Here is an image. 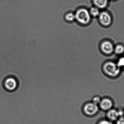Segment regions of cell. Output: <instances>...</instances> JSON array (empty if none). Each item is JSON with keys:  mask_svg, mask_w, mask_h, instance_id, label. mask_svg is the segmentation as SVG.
I'll use <instances>...</instances> for the list:
<instances>
[{"mask_svg": "<svg viewBox=\"0 0 124 124\" xmlns=\"http://www.w3.org/2000/svg\"><path fill=\"white\" fill-rule=\"evenodd\" d=\"M65 21L68 23L73 22L76 20L75 14L72 12H69L65 15L64 17Z\"/></svg>", "mask_w": 124, "mask_h": 124, "instance_id": "obj_10", "label": "cell"}, {"mask_svg": "<svg viewBox=\"0 0 124 124\" xmlns=\"http://www.w3.org/2000/svg\"><path fill=\"white\" fill-rule=\"evenodd\" d=\"M116 64L120 68L124 67V57H120L118 60Z\"/></svg>", "mask_w": 124, "mask_h": 124, "instance_id": "obj_13", "label": "cell"}, {"mask_svg": "<svg viewBox=\"0 0 124 124\" xmlns=\"http://www.w3.org/2000/svg\"><path fill=\"white\" fill-rule=\"evenodd\" d=\"M98 124H113L111 122L106 121H103L100 122Z\"/></svg>", "mask_w": 124, "mask_h": 124, "instance_id": "obj_16", "label": "cell"}, {"mask_svg": "<svg viewBox=\"0 0 124 124\" xmlns=\"http://www.w3.org/2000/svg\"><path fill=\"white\" fill-rule=\"evenodd\" d=\"M89 12L90 14L91 15V16L94 17H96L98 16L100 14V12L99 8L97 7H92L90 9Z\"/></svg>", "mask_w": 124, "mask_h": 124, "instance_id": "obj_11", "label": "cell"}, {"mask_svg": "<svg viewBox=\"0 0 124 124\" xmlns=\"http://www.w3.org/2000/svg\"><path fill=\"white\" fill-rule=\"evenodd\" d=\"M119 116V111H116L115 110H110L108 111V117L113 121H115L117 119Z\"/></svg>", "mask_w": 124, "mask_h": 124, "instance_id": "obj_9", "label": "cell"}, {"mask_svg": "<svg viewBox=\"0 0 124 124\" xmlns=\"http://www.w3.org/2000/svg\"><path fill=\"white\" fill-rule=\"evenodd\" d=\"M120 68L113 62H106L103 66V70L106 74L111 77H116L120 73Z\"/></svg>", "mask_w": 124, "mask_h": 124, "instance_id": "obj_2", "label": "cell"}, {"mask_svg": "<svg viewBox=\"0 0 124 124\" xmlns=\"http://www.w3.org/2000/svg\"><path fill=\"white\" fill-rule=\"evenodd\" d=\"M76 21L79 25L86 26L90 24L91 16L89 12L85 8L79 9L75 14Z\"/></svg>", "mask_w": 124, "mask_h": 124, "instance_id": "obj_1", "label": "cell"}, {"mask_svg": "<svg viewBox=\"0 0 124 124\" xmlns=\"http://www.w3.org/2000/svg\"><path fill=\"white\" fill-rule=\"evenodd\" d=\"M5 86L8 90L13 91L16 88L17 83L16 81L13 78H9L6 80Z\"/></svg>", "mask_w": 124, "mask_h": 124, "instance_id": "obj_6", "label": "cell"}, {"mask_svg": "<svg viewBox=\"0 0 124 124\" xmlns=\"http://www.w3.org/2000/svg\"><path fill=\"white\" fill-rule=\"evenodd\" d=\"M100 105L102 109L106 110H109L112 107L113 103L109 99H104L101 101Z\"/></svg>", "mask_w": 124, "mask_h": 124, "instance_id": "obj_7", "label": "cell"}, {"mask_svg": "<svg viewBox=\"0 0 124 124\" xmlns=\"http://www.w3.org/2000/svg\"><path fill=\"white\" fill-rule=\"evenodd\" d=\"M93 3L98 8H105L108 3V0H93Z\"/></svg>", "mask_w": 124, "mask_h": 124, "instance_id": "obj_8", "label": "cell"}, {"mask_svg": "<svg viewBox=\"0 0 124 124\" xmlns=\"http://www.w3.org/2000/svg\"><path fill=\"white\" fill-rule=\"evenodd\" d=\"M116 54H120L124 53V47L121 45H118L116 46L114 49Z\"/></svg>", "mask_w": 124, "mask_h": 124, "instance_id": "obj_12", "label": "cell"}, {"mask_svg": "<svg viewBox=\"0 0 124 124\" xmlns=\"http://www.w3.org/2000/svg\"><path fill=\"white\" fill-rule=\"evenodd\" d=\"M116 124H124V118H121L117 121Z\"/></svg>", "mask_w": 124, "mask_h": 124, "instance_id": "obj_15", "label": "cell"}, {"mask_svg": "<svg viewBox=\"0 0 124 124\" xmlns=\"http://www.w3.org/2000/svg\"><path fill=\"white\" fill-rule=\"evenodd\" d=\"M101 101V99L99 96H94L92 98V102L97 105L100 104Z\"/></svg>", "mask_w": 124, "mask_h": 124, "instance_id": "obj_14", "label": "cell"}, {"mask_svg": "<svg viewBox=\"0 0 124 124\" xmlns=\"http://www.w3.org/2000/svg\"><path fill=\"white\" fill-rule=\"evenodd\" d=\"M99 108L97 105L92 102L85 103L83 105L82 111L86 116H92L97 113Z\"/></svg>", "mask_w": 124, "mask_h": 124, "instance_id": "obj_3", "label": "cell"}, {"mask_svg": "<svg viewBox=\"0 0 124 124\" xmlns=\"http://www.w3.org/2000/svg\"><path fill=\"white\" fill-rule=\"evenodd\" d=\"M98 16L100 23L103 26H108L111 24L112 22L111 16L106 12H101Z\"/></svg>", "mask_w": 124, "mask_h": 124, "instance_id": "obj_4", "label": "cell"}, {"mask_svg": "<svg viewBox=\"0 0 124 124\" xmlns=\"http://www.w3.org/2000/svg\"><path fill=\"white\" fill-rule=\"evenodd\" d=\"M102 51L106 54H110L114 51L113 44L109 41H105L102 43L101 46Z\"/></svg>", "mask_w": 124, "mask_h": 124, "instance_id": "obj_5", "label": "cell"}]
</instances>
